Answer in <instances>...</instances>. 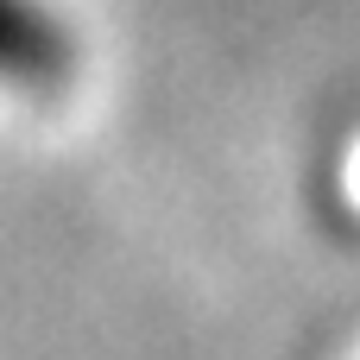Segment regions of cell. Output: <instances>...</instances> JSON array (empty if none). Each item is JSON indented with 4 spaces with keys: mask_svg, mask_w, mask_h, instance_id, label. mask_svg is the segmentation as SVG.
<instances>
[{
    "mask_svg": "<svg viewBox=\"0 0 360 360\" xmlns=\"http://www.w3.org/2000/svg\"><path fill=\"white\" fill-rule=\"evenodd\" d=\"M76 51L70 32L38 0H0V82L13 89H57L70 76Z\"/></svg>",
    "mask_w": 360,
    "mask_h": 360,
    "instance_id": "obj_1",
    "label": "cell"
}]
</instances>
